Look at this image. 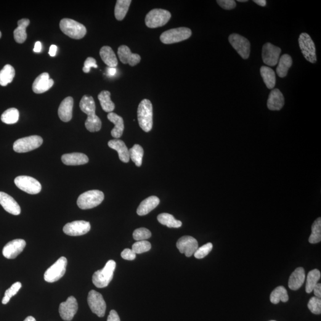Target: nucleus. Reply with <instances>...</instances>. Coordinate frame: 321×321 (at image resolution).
Segmentation results:
<instances>
[{
    "mask_svg": "<svg viewBox=\"0 0 321 321\" xmlns=\"http://www.w3.org/2000/svg\"><path fill=\"white\" fill-rule=\"evenodd\" d=\"M81 110L87 115L85 127L90 132L100 131L102 127L101 119L95 114L96 106L94 98L89 95H84L80 102Z\"/></svg>",
    "mask_w": 321,
    "mask_h": 321,
    "instance_id": "obj_1",
    "label": "nucleus"
},
{
    "mask_svg": "<svg viewBox=\"0 0 321 321\" xmlns=\"http://www.w3.org/2000/svg\"><path fill=\"white\" fill-rule=\"evenodd\" d=\"M137 120L143 131L149 132L153 126V108L149 100L144 99L140 102L137 109Z\"/></svg>",
    "mask_w": 321,
    "mask_h": 321,
    "instance_id": "obj_2",
    "label": "nucleus"
},
{
    "mask_svg": "<svg viewBox=\"0 0 321 321\" xmlns=\"http://www.w3.org/2000/svg\"><path fill=\"white\" fill-rule=\"evenodd\" d=\"M116 267V263L115 261H108L103 269L98 270L93 275L92 282L94 285L100 288L107 287L113 280Z\"/></svg>",
    "mask_w": 321,
    "mask_h": 321,
    "instance_id": "obj_3",
    "label": "nucleus"
},
{
    "mask_svg": "<svg viewBox=\"0 0 321 321\" xmlns=\"http://www.w3.org/2000/svg\"><path fill=\"white\" fill-rule=\"evenodd\" d=\"M60 28L66 35L75 39L83 38L87 33L85 26L68 18H63L60 21Z\"/></svg>",
    "mask_w": 321,
    "mask_h": 321,
    "instance_id": "obj_4",
    "label": "nucleus"
},
{
    "mask_svg": "<svg viewBox=\"0 0 321 321\" xmlns=\"http://www.w3.org/2000/svg\"><path fill=\"white\" fill-rule=\"evenodd\" d=\"M104 200V195L101 191L92 190L82 193L77 201L79 208L88 209L95 208L102 203Z\"/></svg>",
    "mask_w": 321,
    "mask_h": 321,
    "instance_id": "obj_5",
    "label": "nucleus"
},
{
    "mask_svg": "<svg viewBox=\"0 0 321 321\" xmlns=\"http://www.w3.org/2000/svg\"><path fill=\"white\" fill-rule=\"evenodd\" d=\"M192 35L191 29L180 27L169 29L161 34L160 40L163 44H172L186 40Z\"/></svg>",
    "mask_w": 321,
    "mask_h": 321,
    "instance_id": "obj_6",
    "label": "nucleus"
},
{
    "mask_svg": "<svg viewBox=\"0 0 321 321\" xmlns=\"http://www.w3.org/2000/svg\"><path fill=\"white\" fill-rule=\"evenodd\" d=\"M171 17L170 12L166 10L153 9L146 16L145 24L150 28L161 27L168 23Z\"/></svg>",
    "mask_w": 321,
    "mask_h": 321,
    "instance_id": "obj_7",
    "label": "nucleus"
},
{
    "mask_svg": "<svg viewBox=\"0 0 321 321\" xmlns=\"http://www.w3.org/2000/svg\"><path fill=\"white\" fill-rule=\"evenodd\" d=\"M42 143V138L37 135L23 137L15 141L13 150L18 153L28 152L40 147Z\"/></svg>",
    "mask_w": 321,
    "mask_h": 321,
    "instance_id": "obj_8",
    "label": "nucleus"
},
{
    "mask_svg": "<svg viewBox=\"0 0 321 321\" xmlns=\"http://www.w3.org/2000/svg\"><path fill=\"white\" fill-rule=\"evenodd\" d=\"M299 44L305 59L313 64L317 62L315 44L309 34L304 33L300 34Z\"/></svg>",
    "mask_w": 321,
    "mask_h": 321,
    "instance_id": "obj_9",
    "label": "nucleus"
},
{
    "mask_svg": "<svg viewBox=\"0 0 321 321\" xmlns=\"http://www.w3.org/2000/svg\"><path fill=\"white\" fill-rule=\"evenodd\" d=\"M68 260L65 257H61L44 274V280L48 283H54L59 280L65 274Z\"/></svg>",
    "mask_w": 321,
    "mask_h": 321,
    "instance_id": "obj_10",
    "label": "nucleus"
},
{
    "mask_svg": "<svg viewBox=\"0 0 321 321\" xmlns=\"http://www.w3.org/2000/svg\"><path fill=\"white\" fill-rule=\"evenodd\" d=\"M229 41L243 59H248L251 53V43L248 39L240 34H233L229 36Z\"/></svg>",
    "mask_w": 321,
    "mask_h": 321,
    "instance_id": "obj_11",
    "label": "nucleus"
},
{
    "mask_svg": "<svg viewBox=\"0 0 321 321\" xmlns=\"http://www.w3.org/2000/svg\"><path fill=\"white\" fill-rule=\"evenodd\" d=\"M15 184L18 189L29 194H38L41 191L40 183L30 176H18L15 179Z\"/></svg>",
    "mask_w": 321,
    "mask_h": 321,
    "instance_id": "obj_12",
    "label": "nucleus"
},
{
    "mask_svg": "<svg viewBox=\"0 0 321 321\" xmlns=\"http://www.w3.org/2000/svg\"><path fill=\"white\" fill-rule=\"evenodd\" d=\"M87 303L94 314L100 318L104 317L107 305L101 294L92 290L89 291Z\"/></svg>",
    "mask_w": 321,
    "mask_h": 321,
    "instance_id": "obj_13",
    "label": "nucleus"
},
{
    "mask_svg": "<svg viewBox=\"0 0 321 321\" xmlns=\"http://www.w3.org/2000/svg\"><path fill=\"white\" fill-rule=\"evenodd\" d=\"M280 48L268 42L262 47V58L264 63L267 66H274L277 65L280 58Z\"/></svg>",
    "mask_w": 321,
    "mask_h": 321,
    "instance_id": "obj_14",
    "label": "nucleus"
},
{
    "mask_svg": "<svg viewBox=\"0 0 321 321\" xmlns=\"http://www.w3.org/2000/svg\"><path fill=\"white\" fill-rule=\"evenodd\" d=\"M78 310V304L74 296H70L65 302L60 304L59 313L61 318L64 321H70Z\"/></svg>",
    "mask_w": 321,
    "mask_h": 321,
    "instance_id": "obj_15",
    "label": "nucleus"
},
{
    "mask_svg": "<svg viewBox=\"0 0 321 321\" xmlns=\"http://www.w3.org/2000/svg\"><path fill=\"white\" fill-rule=\"evenodd\" d=\"M91 230V224L85 221H75L66 224L63 227L66 235L80 236L86 234Z\"/></svg>",
    "mask_w": 321,
    "mask_h": 321,
    "instance_id": "obj_16",
    "label": "nucleus"
},
{
    "mask_svg": "<svg viewBox=\"0 0 321 321\" xmlns=\"http://www.w3.org/2000/svg\"><path fill=\"white\" fill-rule=\"evenodd\" d=\"M177 248L180 253H185L186 256L190 257L193 255L199 248L198 241L192 236H183L178 240Z\"/></svg>",
    "mask_w": 321,
    "mask_h": 321,
    "instance_id": "obj_17",
    "label": "nucleus"
},
{
    "mask_svg": "<svg viewBox=\"0 0 321 321\" xmlns=\"http://www.w3.org/2000/svg\"><path fill=\"white\" fill-rule=\"evenodd\" d=\"M26 245L23 239H15L8 243L2 249V254L7 259H15L22 253Z\"/></svg>",
    "mask_w": 321,
    "mask_h": 321,
    "instance_id": "obj_18",
    "label": "nucleus"
},
{
    "mask_svg": "<svg viewBox=\"0 0 321 321\" xmlns=\"http://www.w3.org/2000/svg\"><path fill=\"white\" fill-rule=\"evenodd\" d=\"M54 81L50 78L49 74L43 73L37 77L33 84V90L35 94H42L49 91L54 85Z\"/></svg>",
    "mask_w": 321,
    "mask_h": 321,
    "instance_id": "obj_19",
    "label": "nucleus"
},
{
    "mask_svg": "<svg viewBox=\"0 0 321 321\" xmlns=\"http://www.w3.org/2000/svg\"><path fill=\"white\" fill-rule=\"evenodd\" d=\"M118 56L121 63L124 65L135 66L139 64L141 60V57L137 54L132 53L129 48L126 46H121L118 49Z\"/></svg>",
    "mask_w": 321,
    "mask_h": 321,
    "instance_id": "obj_20",
    "label": "nucleus"
},
{
    "mask_svg": "<svg viewBox=\"0 0 321 321\" xmlns=\"http://www.w3.org/2000/svg\"><path fill=\"white\" fill-rule=\"evenodd\" d=\"M0 205L9 213L18 216L21 212V209L17 202L11 196L7 193L0 192Z\"/></svg>",
    "mask_w": 321,
    "mask_h": 321,
    "instance_id": "obj_21",
    "label": "nucleus"
},
{
    "mask_svg": "<svg viewBox=\"0 0 321 321\" xmlns=\"http://www.w3.org/2000/svg\"><path fill=\"white\" fill-rule=\"evenodd\" d=\"M285 100L282 92L279 89H272L267 101V107L271 111H279L285 105Z\"/></svg>",
    "mask_w": 321,
    "mask_h": 321,
    "instance_id": "obj_22",
    "label": "nucleus"
},
{
    "mask_svg": "<svg viewBox=\"0 0 321 321\" xmlns=\"http://www.w3.org/2000/svg\"><path fill=\"white\" fill-rule=\"evenodd\" d=\"M74 101L72 97H68L63 100L58 108V114L61 120L68 122L73 116Z\"/></svg>",
    "mask_w": 321,
    "mask_h": 321,
    "instance_id": "obj_23",
    "label": "nucleus"
},
{
    "mask_svg": "<svg viewBox=\"0 0 321 321\" xmlns=\"http://www.w3.org/2000/svg\"><path fill=\"white\" fill-rule=\"evenodd\" d=\"M108 147L117 151L119 158L123 163H129L130 161L129 151L127 149L125 143L123 140L116 139L110 140Z\"/></svg>",
    "mask_w": 321,
    "mask_h": 321,
    "instance_id": "obj_24",
    "label": "nucleus"
},
{
    "mask_svg": "<svg viewBox=\"0 0 321 321\" xmlns=\"http://www.w3.org/2000/svg\"><path fill=\"white\" fill-rule=\"evenodd\" d=\"M62 161L66 166H81L88 163L89 158L84 153L75 152L63 155Z\"/></svg>",
    "mask_w": 321,
    "mask_h": 321,
    "instance_id": "obj_25",
    "label": "nucleus"
},
{
    "mask_svg": "<svg viewBox=\"0 0 321 321\" xmlns=\"http://www.w3.org/2000/svg\"><path fill=\"white\" fill-rule=\"evenodd\" d=\"M160 203V199L156 196H150L140 203L137 209V214L140 216H145L154 209Z\"/></svg>",
    "mask_w": 321,
    "mask_h": 321,
    "instance_id": "obj_26",
    "label": "nucleus"
},
{
    "mask_svg": "<svg viewBox=\"0 0 321 321\" xmlns=\"http://www.w3.org/2000/svg\"><path fill=\"white\" fill-rule=\"evenodd\" d=\"M304 268L299 267L294 270L288 280V287L292 290H298L304 285L305 280Z\"/></svg>",
    "mask_w": 321,
    "mask_h": 321,
    "instance_id": "obj_27",
    "label": "nucleus"
},
{
    "mask_svg": "<svg viewBox=\"0 0 321 321\" xmlns=\"http://www.w3.org/2000/svg\"><path fill=\"white\" fill-rule=\"evenodd\" d=\"M107 118L111 123L115 125V127L111 131V135L116 139H118L123 134L124 126L123 118L113 112L108 113Z\"/></svg>",
    "mask_w": 321,
    "mask_h": 321,
    "instance_id": "obj_28",
    "label": "nucleus"
},
{
    "mask_svg": "<svg viewBox=\"0 0 321 321\" xmlns=\"http://www.w3.org/2000/svg\"><path fill=\"white\" fill-rule=\"evenodd\" d=\"M100 54L103 63L107 65L108 68H116L118 66V58L110 47H102L100 50Z\"/></svg>",
    "mask_w": 321,
    "mask_h": 321,
    "instance_id": "obj_29",
    "label": "nucleus"
},
{
    "mask_svg": "<svg viewBox=\"0 0 321 321\" xmlns=\"http://www.w3.org/2000/svg\"><path fill=\"white\" fill-rule=\"evenodd\" d=\"M30 24L28 18H22L18 21L17 28L14 31V38L16 42L18 44H22L27 39L26 28Z\"/></svg>",
    "mask_w": 321,
    "mask_h": 321,
    "instance_id": "obj_30",
    "label": "nucleus"
},
{
    "mask_svg": "<svg viewBox=\"0 0 321 321\" xmlns=\"http://www.w3.org/2000/svg\"><path fill=\"white\" fill-rule=\"evenodd\" d=\"M293 64L292 58L287 54H284L280 58L277 64V74L281 78L287 76L289 68Z\"/></svg>",
    "mask_w": 321,
    "mask_h": 321,
    "instance_id": "obj_31",
    "label": "nucleus"
},
{
    "mask_svg": "<svg viewBox=\"0 0 321 321\" xmlns=\"http://www.w3.org/2000/svg\"><path fill=\"white\" fill-rule=\"evenodd\" d=\"M260 73L268 89H273L276 84L275 73L273 69L267 66H262Z\"/></svg>",
    "mask_w": 321,
    "mask_h": 321,
    "instance_id": "obj_32",
    "label": "nucleus"
},
{
    "mask_svg": "<svg viewBox=\"0 0 321 321\" xmlns=\"http://www.w3.org/2000/svg\"><path fill=\"white\" fill-rule=\"evenodd\" d=\"M102 110L108 113H112L115 109V104L111 100V93L108 91H102L98 96Z\"/></svg>",
    "mask_w": 321,
    "mask_h": 321,
    "instance_id": "obj_33",
    "label": "nucleus"
},
{
    "mask_svg": "<svg viewBox=\"0 0 321 321\" xmlns=\"http://www.w3.org/2000/svg\"><path fill=\"white\" fill-rule=\"evenodd\" d=\"M131 2V0L117 1L115 9V15L117 20L121 21L124 19L128 12Z\"/></svg>",
    "mask_w": 321,
    "mask_h": 321,
    "instance_id": "obj_34",
    "label": "nucleus"
},
{
    "mask_svg": "<svg viewBox=\"0 0 321 321\" xmlns=\"http://www.w3.org/2000/svg\"><path fill=\"white\" fill-rule=\"evenodd\" d=\"M15 76V70L12 66L6 65L0 71V85L6 86L11 83Z\"/></svg>",
    "mask_w": 321,
    "mask_h": 321,
    "instance_id": "obj_35",
    "label": "nucleus"
},
{
    "mask_svg": "<svg viewBox=\"0 0 321 321\" xmlns=\"http://www.w3.org/2000/svg\"><path fill=\"white\" fill-rule=\"evenodd\" d=\"M288 299L287 291L283 286H278L270 295V301L273 304H278L280 301L287 302Z\"/></svg>",
    "mask_w": 321,
    "mask_h": 321,
    "instance_id": "obj_36",
    "label": "nucleus"
},
{
    "mask_svg": "<svg viewBox=\"0 0 321 321\" xmlns=\"http://www.w3.org/2000/svg\"><path fill=\"white\" fill-rule=\"evenodd\" d=\"M157 220L160 223L169 228H179L182 225L181 221L177 220L172 215L168 213L158 215Z\"/></svg>",
    "mask_w": 321,
    "mask_h": 321,
    "instance_id": "obj_37",
    "label": "nucleus"
},
{
    "mask_svg": "<svg viewBox=\"0 0 321 321\" xmlns=\"http://www.w3.org/2000/svg\"><path fill=\"white\" fill-rule=\"evenodd\" d=\"M321 278V272L317 269L310 270L307 276L306 291L307 293L312 292L315 286L317 285Z\"/></svg>",
    "mask_w": 321,
    "mask_h": 321,
    "instance_id": "obj_38",
    "label": "nucleus"
},
{
    "mask_svg": "<svg viewBox=\"0 0 321 321\" xmlns=\"http://www.w3.org/2000/svg\"><path fill=\"white\" fill-rule=\"evenodd\" d=\"M130 159L136 164L137 167H140L142 164V158L144 154V151L141 146L135 145L129 150Z\"/></svg>",
    "mask_w": 321,
    "mask_h": 321,
    "instance_id": "obj_39",
    "label": "nucleus"
},
{
    "mask_svg": "<svg viewBox=\"0 0 321 321\" xmlns=\"http://www.w3.org/2000/svg\"><path fill=\"white\" fill-rule=\"evenodd\" d=\"M19 118V112L17 108H11L5 111L1 117V120L7 124L17 123Z\"/></svg>",
    "mask_w": 321,
    "mask_h": 321,
    "instance_id": "obj_40",
    "label": "nucleus"
},
{
    "mask_svg": "<svg viewBox=\"0 0 321 321\" xmlns=\"http://www.w3.org/2000/svg\"><path fill=\"white\" fill-rule=\"evenodd\" d=\"M321 240V219L318 218L315 220L312 225V233L310 235L309 241L312 244L320 242Z\"/></svg>",
    "mask_w": 321,
    "mask_h": 321,
    "instance_id": "obj_41",
    "label": "nucleus"
},
{
    "mask_svg": "<svg viewBox=\"0 0 321 321\" xmlns=\"http://www.w3.org/2000/svg\"><path fill=\"white\" fill-rule=\"evenodd\" d=\"M151 249V245L147 240L137 241L132 246V250L136 254H140L149 251Z\"/></svg>",
    "mask_w": 321,
    "mask_h": 321,
    "instance_id": "obj_42",
    "label": "nucleus"
},
{
    "mask_svg": "<svg viewBox=\"0 0 321 321\" xmlns=\"http://www.w3.org/2000/svg\"><path fill=\"white\" fill-rule=\"evenodd\" d=\"M152 236L150 231L146 228H139L134 231L133 233V237L136 241L147 240Z\"/></svg>",
    "mask_w": 321,
    "mask_h": 321,
    "instance_id": "obj_43",
    "label": "nucleus"
},
{
    "mask_svg": "<svg viewBox=\"0 0 321 321\" xmlns=\"http://www.w3.org/2000/svg\"><path fill=\"white\" fill-rule=\"evenodd\" d=\"M307 307L312 314L320 315L321 313V300L317 297H313L309 300Z\"/></svg>",
    "mask_w": 321,
    "mask_h": 321,
    "instance_id": "obj_44",
    "label": "nucleus"
},
{
    "mask_svg": "<svg viewBox=\"0 0 321 321\" xmlns=\"http://www.w3.org/2000/svg\"><path fill=\"white\" fill-rule=\"evenodd\" d=\"M213 248V245L211 243H208L205 245L198 248L194 253V256L197 259H203L210 253Z\"/></svg>",
    "mask_w": 321,
    "mask_h": 321,
    "instance_id": "obj_45",
    "label": "nucleus"
},
{
    "mask_svg": "<svg viewBox=\"0 0 321 321\" xmlns=\"http://www.w3.org/2000/svg\"><path fill=\"white\" fill-rule=\"evenodd\" d=\"M21 287H22V284H21V283L17 282L13 284L11 287L9 289H7L6 291V292H5L4 294V296L8 297V298L11 299L13 296H15L16 294H17Z\"/></svg>",
    "mask_w": 321,
    "mask_h": 321,
    "instance_id": "obj_46",
    "label": "nucleus"
},
{
    "mask_svg": "<svg viewBox=\"0 0 321 321\" xmlns=\"http://www.w3.org/2000/svg\"><path fill=\"white\" fill-rule=\"evenodd\" d=\"M217 3L224 10H230L235 9L236 2L235 0H218Z\"/></svg>",
    "mask_w": 321,
    "mask_h": 321,
    "instance_id": "obj_47",
    "label": "nucleus"
},
{
    "mask_svg": "<svg viewBox=\"0 0 321 321\" xmlns=\"http://www.w3.org/2000/svg\"><path fill=\"white\" fill-rule=\"evenodd\" d=\"M91 68H98L96 60H95V58L92 57L87 58L85 62L84 63V66L83 68L84 72L88 73L90 70H91Z\"/></svg>",
    "mask_w": 321,
    "mask_h": 321,
    "instance_id": "obj_48",
    "label": "nucleus"
},
{
    "mask_svg": "<svg viewBox=\"0 0 321 321\" xmlns=\"http://www.w3.org/2000/svg\"><path fill=\"white\" fill-rule=\"evenodd\" d=\"M122 258L128 260V261H133L136 258V254L134 253L132 249H125L121 253Z\"/></svg>",
    "mask_w": 321,
    "mask_h": 321,
    "instance_id": "obj_49",
    "label": "nucleus"
},
{
    "mask_svg": "<svg viewBox=\"0 0 321 321\" xmlns=\"http://www.w3.org/2000/svg\"><path fill=\"white\" fill-rule=\"evenodd\" d=\"M107 321H120V317L116 310H111L108 317Z\"/></svg>",
    "mask_w": 321,
    "mask_h": 321,
    "instance_id": "obj_50",
    "label": "nucleus"
},
{
    "mask_svg": "<svg viewBox=\"0 0 321 321\" xmlns=\"http://www.w3.org/2000/svg\"><path fill=\"white\" fill-rule=\"evenodd\" d=\"M314 294L315 297L321 299V283H318L314 288Z\"/></svg>",
    "mask_w": 321,
    "mask_h": 321,
    "instance_id": "obj_51",
    "label": "nucleus"
},
{
    "mask_svg": "<svg viewBox=\"0 0 321 321\" xmlns=\"http://www.w3.org/2000/svg\"><path fill=\"white\" fill-rule=\"evenodd\" d=\"M57 51V47L55 45H52L50 48L49 54L50 56L55 57Z\"/></svg>",
    "mask_w": 321,
    "mask_h": 321,
    "instance_id": "obj_52",
    "label": "nucleus"
},
{
    "mask_svg": "<svg viewBox=\"0 0 321 321\" xmlns=\"http://www.w3.org/2000/svg\"><path fill=\"white\" fill-rule=\"evenodd\" d=\"M42 50V44L41 42H36L34 44V51L35 52H40Z\"/></svg>",
    "mask_w": 321,
    "mask_h": 321,
    "instance_id": "obj_53",
    "label": "nucleus"
},
{
    "mask_svg": "<svg viewBox=\"0 0 321 321\" xmlns=\"http://www.w3.org/2000/svg\"><path fill=\"white\" fill-rule=\"evenodd\" d=\"M107 71L108 76H113L116 75L117 70L116 68H107Z\"/></svg>",
    "mask_w": 321,
    "mask_h": 321,
    "instance_id": "obj_54",
    "label": "nucleus"
},
{
    "mask_svg": "<svg viewBox=\"0 0 321 321\" xmlns=\"http://www.w3.org/2000/svg\"><path fill=\"white\" fill-rule=\"evenodd\" d=\"M253 2L261 7H265L267 5V1L265 0H253Z\"/></svg>",
    "mask_w": 321,
    "mask_h": 321,
    "instance_id": "obj_55",
    "label": "nucleus"
},
{
    "mask_svg": "<svg viewBox=\"0 0 321 321\" xmlns=\"http://www.w3.org/2000/svg\"><path fill=\"white\" fill-rule=\"evenodd\" d=\"M24 321H36L35 319L33 317H28L27 318H26Z\"/></svg>",
    "mask_w": 321,
    "mask_h": 321,
    "instance_id": "obj_56",
    "label": "nucleus"
},
{
    "mask_svg": "<svg viewBox=\"0 0 321 321\" xmlns=\"http://www.w3.org/2000/svg\"><path fill=\"white\" fill-rule=\"evenodd\" d=\"M238 2H244L248 1V0H237Z\"/></svg>",
    "mask_w": 321,
    "mask_h": 321,
    "instance_id": "obj_57",
    "label": "nucleus"
},
{
    "mask_svg": "<svg viewBox=\"0 0 321 321\" xmlns=\"http://www.w3.org/2000/svg\"><path fill=\"white\" fill-rule=\"evenodd\" d=\"M1 36H2V34L1 33V31H0V38H1Z\"/></svg>",
    "mask_w": 321,
    "mask_h": 321,
    "instance_id": "obj_58",
    "label": "nucleus"
},
{
    "mask_svg": "<svg viewBox=\"0 0 321 321\" xmlns=\"http://www.w3.org/2000/svg\"></svg>",
    "mask_w": 321,
    "mask_h": 321,
    "instance_id": "obj_59",
    "label": "nucleus"
}]
</instances>
